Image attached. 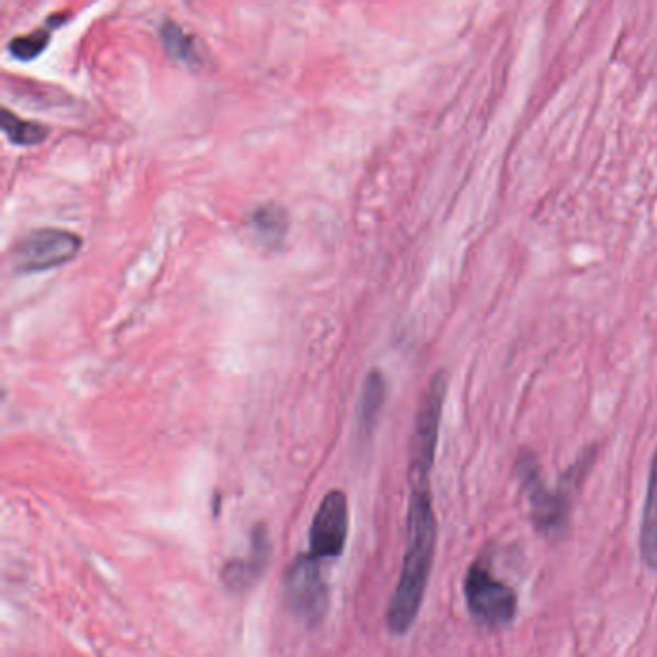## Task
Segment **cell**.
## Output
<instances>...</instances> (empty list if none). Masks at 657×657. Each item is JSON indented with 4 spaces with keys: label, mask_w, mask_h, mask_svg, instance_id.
<instances>
[{
    "label": "cell",
    "mask_w": 657,
    "mask_h": 657,
    "mask_svg": "<svg viewBox=\"0 0 657 657\" xmlns=\"http://www.w3.org/2000/svg\"><path fill=\"white\" fill-rule=\"evenodd\" d=\"M408 546L403 554L400 580L391 594L386 625L403 636L419 617L438 544V519L432 503L431 478H409Z\"/></svg>",
    "instance_id": "cell-1"
},
{
    "label": "cell",
    "mask_w": 657,
    "mask_h": 657,
    "mask_svg": "<svg viewBox=\"0 0 657 657\" xmlns=\"http://www.w3.org/2000/svg\"><path fill=\"white\" fill-rule=\"evenodd\" d=\"M386 401V378L380 370H370L363 391H360L359 401V431L363 436H367L375 428L376 421L380 416V411Z\"/></svg>",
    "instance_id": "cell-11"
},
{
    "label": "cell",
    "mask_w": 657,
    "mask_h": 657,
    "mask_svg": "<svg viewBox=\"0 0 657 657\" xmlns=\"http://www.w3.org/2000/svg\"><path fill=\"white\" fill-rule=\"evenodd\" d=\"M283 595L296 617L307 625H319L328 610V584L322 577L321 561L311 554L296 557L283 579Z\"/></svg>",
    "instance_id": "cell-5"
},
{
    "label": "cell",
    "mask_w": 657,
    "mask_h": 657,
    "mask_svg": "<svg viewBox=\"0 0 657 657\" xmlns=\"http://www.w3.org/2000/svg\"><path fill=\"white\" fill-rule=\"evenodd\" d=\"M158 32L168 55L183 64L197 63L199 56H197L196 43L181 25L176 24L174 20H165L158 27Z\"/></svg>",
    "instance_id": "cell-13"
},
{
    "label": "cell",
    "mask_w": 657,
    "mask_h": 657,
    "mask_svg": "<svg viewBox=\"0 0 657 657\" xmlns=\"http://www.w3.org/2000/svg\"><path fill=\"white\" fill-rule=\"evenodd\" d=\"M64 14H55V16L48 18L45 24L41 25L40 30L27 33V35H20L9 43V51L12 56H16L18 60L22 63H30L47 48L51 35L56 25H60L64 22Z\"/></svg>",
    "instance_id": "cell-12"
},
{
    "label": "cell",
    "mask_w": 657,
    "mask_h": 657,
    "mask_svg": "<svg viewBox=\"0 0 657 657\" xmlns=\"http://www.w3.org/2000/svg\"><path fill=\"white\" fill-rule=\"evenodd\" d=\"M268 557H270V538H268L267 526L257 524L250 534L249 557H237L224 565L222 569L224 587L234 594H242L245 590H249L265 571Z\"/></svg>",
    "instance_id": "cell-8"
},
{
    "label": "cell",
    "mask_w": 657,
    "mask_h": 657,
    "mask_svg": "<svg viewBox=\"0 0 657 657\" xmlns=\"http://www.w3.org/2000/svg\"><path fill=\"white\" fill-rule=\"evenodd\" d=\"M463 592L470 615L488 631H498L515 621L519 610L516 592L503 580L493 577L492 564L486 554L477 557L467 569Z\"/></svg>",
    "instance_id": "cell-3"
},
{
    "label": "cell",
    "mask_w": 657,
    "mask_h": 657,
    "mask_svg": "<svg viewBox=\"0 0 657 657\" xmlns=\"http://www.w3.org/2000/svg\"><path fill=\"white\" fill-rule=\"evenodd\" d=\"M249 226L258 243H263L265 247H276L288 234L290 219L280 204L263 203L250 211Z\"/></svg>",
    "instance_id": "cell-10"
},
{
    "label": "cell",
    "mask_w": 657,
    "mask_h": 657,
    "mask_svg": "<svg viewBox=\"0 0 657 657\" xmlns=\"http://www.w3.org/2000/svg\"><path fill=\"white\" fill-rule=\"evenodd\" d=\"M446 396L447 375L438 370L432 376L416 413L415 431L409 446V478H431Z\"/></svg>",
    "instance_id": "cell-4"
},
{
    "label": "cell",
    "mask_w": 657,
    "mask_h": 657,
    "mask_svg": "<svg viewBox=\"0 0 657 657\" xmlns=\"http://www.w3.org/2000/svg\"><path fill=\"white\" fill-rule=\"evenodd\" d=\"M349 533V503L342 490H332L324 495L321 508L314 513L309 531V554L314 559H336L344 554Z\"/></svg>",
    "instance_id": "cell-7"
},
{
    "label": "cell",
    "mask_w": 657,
    "mask_h": 657,
    "mask_svg": "<svg viewBox=\"0 0 657 657\" xmlns=\"http://www.w3.org/2000/svg\"><path fill=\"white\" fill-rule=\"evenodd\" d=\"M81 237L70 230L37 227L14 245V265L20 272H45L63 267L78 255Z\"/></svg>",
    "instance_id": "cell-6"
},
{
    "label": "cell",
    "mask_w": 657,
    "mask_h": 657,
    "mask_svg": "<svg viewBox=\"0 0 657 657\" xmlns=\"http://www.w3.org/2000/svg\"><path fill=\"white\" fill-rule=\"evenodd\" d=\"M2 130L16 145H37L48 135V130L40 122H30L18 116L10 109H2Z\"/></svg>",
    "instance_id": "cell-14"
},
{
    "label": "cell",
    "mask_w": 657,
    "mask_h": 657,
    "mask_svg": "<svg viewBox=\"0 0 657 657\" xmlns=\"http://www.w3.org/2000/svg\"><path fill=\"white\" fill-rule=\"evenodd\" d=\"M641 556L652 571H657V447L649 465L646 501L642 509Z\"/></svg>",
    "instance_id": "cell-9"
},
{
    "label": "cell",
    "mask_w": 657,
    "mask_h": 657,
    "mask_svg": "<svg viewBox=\"0 0 657 657\" xmlns=\"http://www.w3.org/2000/svg\"><path fill=\"white\" fill-rule=\"evenodd\" d=\"M595 455V444L584 447L571 467L565 470L564 477L559 478L556 490H549L542 477L541 461L533 449L523 447L516 454L513 470L521 490L528 500L531 519L538 533L546 534L548 538L564 533L571 513L572 500L579 492V486H582L588 472L594 467Z\"/></svg>",
    "instance_id": "cell-2"
}]
</instances>
